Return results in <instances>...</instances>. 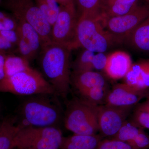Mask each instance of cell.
Wrapping results in <instances>:
<instances>
[{"instance_id":"cell-1","label":"cell","mask_w":149,"mask_h":149,"mask_svg":"<svg viewBox=\"0 0 149 149\" xmlns=\"http://www.w3.org/2000/svg\"><path fill=\"white\" fill-rule=\"evenodd\" d=\"M67 46L51 42L40 52V65L46 80L54 89L57 95L65 97L71 83L70 54Z\"/></svg>"},{"instance_id":"cell-2","label":"cell","mask_w":149,"mask_h":149,"mask_svg":"<svg viewBox=\"0 0 149 149\" xmlns=\"http://www.w3.org/2000/svg\"><path fill=\"white\" fill-rule=\"evenodd\" d=\"M76 48L82 47L94 53H104L116 43L121 42L105 29L100 13L78 15Z\"/></svg>"},{"instance_id":"cell-3","label":"cell","mask_w":149,"mask_h":149,"mask_svg":"<svg viewBox=\"0 0 149 149\" xmlns=\"http://www.w3.org/2000/svg\"><path fill=\"white\" fill-rule=\"evenodd\" d=\"M54 95H35L23 102L20 108V113L27 125L57 127L64 117L61 106L54 97Z\"/></svg>"},{"instance_id":"cell-4","label":"cell","mask_w":149,"mask_h":149,"mask_svg":"<svg viewBox=\"0 0 149 149\" xmlns=\"http://www.w3.org/2000/svg\"><path fill=\"white\" fill-rule=\"evenodd\" d=\"M0 92L20 95H57L42 73L31 67L0 80Z\"/></svg>"},{"instance_id":"cell-5","label":"cell","mask_w":149,"mask_h":149,"mask_svg":"<svg viewBox=\"0 0 149 149\" xmlns=\"http://www.w3.org/2000/svg\"><path fill=\"white\" fill-rule=\"evenodd\" d=\"M82 98L68 103L64 116V125L74 134L92 135L99 131L97 108Z\"/></svg>"},{"instance_id":"cell-6","label":"cell","mask_w":149,"mask_h":149,"mask_svg":"<svg viewBox=\"0 0 149 149\" xmlns=\"http://www.w3.org/2000/svg\"><path fill=\"white\" fill-rule=\"evenodd\" d=\"M62 134L57 127L25 125L14 140V149H60Z\"/></svg>"},{"instance_id":"cell-7","label":"cell","mask_w":149,"mask_h":149,"mask_svg":"<svg viewBox=\"0 0 149 149\" xmlns=\"http://www.w3.org/2000/svg\"><path fill=\"white\" fill-rule=\"evenodd\" d=\"M5 6L15 17L26 21L36 30L42 47L52 42V26L34 0H7Z\"/></svg>"},{"instance_id":"cell-8","label":"cell","mask_w":149,"mask_h":149,"mask_svg":"<svg viewBox=\"0 0 149 149\" xmlns=\"http://www.w3.org/2000/svg\"><path fill=\"white\" fill-rule=\"evenodd\" d=\"M59 6L58 15L52 26L51 41L73 49L77 48L76 35L78 20L74 2Z\"/></svg>"},{"instance_id":"cell-9","label":"cell","mask_w":149,"mask_h":149,"mask_svg":"<svg viewBox=\"0 0 149 149\" xmlns=\"http://www.w3.org/2000/svg\"><path fill=\"white\" fill-rule=\"evenodd\" d=\"M149 16V6L137 5L125 14L102 17L101 21L105 29L122 42Z\"/></svg>"},{"instance_id":"cell-10","label":"cell","mask_w":149,"mask_h":149,"mask_svg":"<svg viewBox=\"0 0 149 149\" xmlns=\"http://www.w3.org/2000/svg\"><path fill=\"white\" fill-rule=\"evenodd\" d=\"M132 109L106 104L98 106V124L102 136L113 137L126 120Z\"/></svg>"},{"instance_id":"cell-11","label":"cell","mask_w":149,"mask_h":149,"mask_svg":"<svg viewBox=\"0 0 149 149\" xmlns=\"http://www.w3.org/2000/svg\"><path fill=\"white\" fill-rule=\"evenodd\" d=\"M19 40L16 51L19 56L30 63L41 52L42 41L36 30L22 19L17 18Z\"/></svg>"},{"instance_id":"cell-12","label":"cell","mask_w":149,"mask_h":149,"mask_svg":"<svg viewBox=\"0 0 149 149\" xmlns=\"http://www.w3.org/2000/svg\"><path fill=\"white\" fill-rule=\"evenodd\" d=\"M145 91H140L126 84H116L109 91L105 104L121 107H132L145 97Z\"/></svg>"},{"instance_id":"cell-13","label":"cell","mask_w":149,"mask_h":149,"mask_svg":"<svg viewBox=\"0 0 149 149\" xmlns=\"http://www.w3.org/2000/svg\"><path fill=\"white\" fill-rule=\"evenodd\" d=\"M132 64L131 57L128 53L116 51L107 56L104 70L110 78L118 80L125 77Z\"/></svg>"},{"instance_id":"cell-14","label":"cell","mask_w":149,"mask_h":149,"mask_svg":"<svg viewBox=\"0 0 149 149\" xmlns=\"http://www.w3.org/2000/svg\"><path fill=\"white\" fill-rule=\"evenodd\" d=\"M125 83L140 91L149 87V60L133 63L124 77Z\"/></svg>"},{"instance_id":"cell-15","label":"cell","mask_w":149,"mask_h":149,"mask_svg":"<svg viewBox=\"0 0 149 149\" xmlns=\"http://www.w3.org/2000/svg\"><path fill=\"white\" fill-rule=\"evenodd\" d=\"M71 83L78 92L95 87H107L106 80L102 74L93 70L73 72Z\"/></svg>"},{"instance_id":"cell-16","label":"cell","mask_w":149,"mask_h":149,"mask_svg":"<svg viewBox=\"0 0 149 149\" xmlns=\"http://www.w3.org/2000/svg\"><path fill=\"white\" fill-rule=\"evenodd\" d=\"M102 136L95 134L83 135L74 134L63 137L60 149H97Z\"/></svg>"},{"instance_id":"cell-17","label":"cell","mask_w":149,"mask_h":149,"mask_svg":"<svg viewBox=\"0 0 149 149\" xmlns=\"http://www.w3.org/2000/svg\"><path fill=\"white\" fill-rule=\"evenodd\" d=\"M139 0H102L99 13L102 18L120 16L128 13Z\"/></svg>"},{"instance_id":"cell-18","label":"cell","mask_w":149,"mask_h":149,"mask_svg":"<svg viewBox=\"0 0 149 149\" xmlns=\"http://www.w3.org/2000/svg\"><path fill=\"white\" fill-rule=\"evenodd\" d=\"M26 124L23 122L15 123L12 118L4 119L1 123L0 149H14L13 144L15 136L19 130Z\"/></svg>"},{"instance_id":"cell-19","label":"cell","mask_w":149,"mask_h":149,"mask_svg":"<svg viewBox=\"0 0 149 149\" xmlns=\"http://www.w3.org/2000/svg\"><path fill=\"white\" fill-rule=\"evenodd\" d=\"M125 40L135 49L149 52V16L141 22Z\"/></svg>"},{"instance_id":"cell-20","label":"cell","mask_w":149,"mask_h":149,"mask_svg":"<svg viewBox=\"0 0 149 149\" xmlns=\"http://www.w3.org/2000/svg\"><path fill=\"white\" fill-rule=\"evenodd\" d=\"M30 68L29 62L20 56L11 54L6 56L4 63L5 77L12 76Z\"/></svg>"},{"instance_id":"cell-21","label":"cell","mask_w":149,"mask_h":149,"mask_svg":"<svg viewBox=\"0 0 149 149\" xmlns=\"http://www.w3.org/2000/svg\"><path fill=\"white\" fill-rule=\"evenodd\" d=\"M109 91L107 87H95L78 92L81 98L95 105L100 106L105 104Z\"/></svg>"},{"instance_id":"cell-22","label":"cell","mask_w":149,"mask_h":149,"mask_svg":"<svg viewBox=\"0 0 149 149\" xmlns=\"http://www.w3.org/2000/svg\"><path fill=\"white\" fill-rule=\"evenodd\" d=\"M51 26L55 22L59 11L60 6L56 0H34Z\"/></svg>"},{"instance_id":"cell-23","label":"cell","mask_w":149,"mask_h":149,"mask_svg":"<svg viewBox=\"0 0 149 149\" xmlns=\"http://www.w3.org/2000/svg\"><path fill=\"white\" fill-rule=\"evenodd\" d=\"M143 129L132 120L128 121L126 120L117 133L112 137V139L128 143Z\"/></svg>"},{"instance_id":"cell-24","label":"cell","mask_w":149,"mask_h":149,"mask_svg":"<svg viewBox=\"0 0 149 149\" xmlns=\"http://www.w3.org/2000/svg\"><path fill=\"white\" fill-rule=\"evenodd\" d=\"M95 53L84 49L77 56L73 64V72L93 70V58Z\"/></svg>"},{"instance_id":"cell-25","label":"cell","mask_w":149,"mask_h":149,"mask_svg":"<svg viewBox=\"0 0 149 149\" xmlns=\"http://www.w3.org/2000/svg\"><path fill=\"white\" fill-rule=\"evenodd\" d=\"M79 11L82 14L95 15L99 13L102 0H76Z\"/></svg>"},{"instance_id":"cell-26","label":"cell","mask_w":149,"mask_h":149,"mask_svg":"<svg viewBox=\"0 0 149 149\" xmlns=\"http://www.w3.org/2000/svg\"><path fill=\"white\" fill-rule=\"evenodd\" d=\"M17 27V20L13 15L0 11V31L15 30Z\"/></svg>"},{"instance_id":"cell-27","label":"cell","mask_w":149,"mask_h":149,"mask_svg":"<svg viewBox=\"0 0 149 149\" xmlns=\"http://www.w3.org/2000/svg\"><path fill=\"white\" fill-rule=\"evenodd\" d=\"M97 149H135L126 142L116 139H105L101 141Z\"/></svg>"},{"instance_id":"cell-28","label":"cell","mask_w":149,"mask_h":149,"mask_svg":"<svg viewBox=\"0 0 149 149\" xmlns=\"http://www.w3.org/2000/svg\"><path fill=\"white\" fill-rule=\"evenodd\" d=\"M127 143L135 149H149V136L143 129L134 139Z\"/></svg>"},{"instance_id":"cell-29","label":"cell","mask_w":149,"mask_h":149,"mask_svg":"<svg viewBox=\"0 0 149 149\" xmlns=\"http://www.w3.org/2000/svg\"><path fill=\"white\" fill-rule=\"evenodd\" d=\"M132 121L143 129H149V113L136 109Z\"/></svg>"},{"instance_id":"cell-30","label":"cell","mask_w":149,"mask_h":149,"mask_svg":"<svg viewBox=\"0 0 149 149\" xmlns=\"http://www.w3.org/2000/svg\"><path fill=\"white\" fill-rule=\"evenodd\" d=\"M107 56L104 53H98L94 55L93 58V69L104 70L106 64Z\"/></svg>"},{"instance_id":"cell-31","label":"cell","mask_w":149,"mask_h":149,"mask_svg":"<svg viewBox=\"0 0 149 149\" xmlns=\"http://www.w3.org/2000/svg\"><path fill=\"white\" fill-rule=\"evenodd\" d=\"M17 49L16 46L14 45L6 39L0 35V51L6 54Z\"/></svg>"},{"instance_id":"cell-32","label":"cell","mask_w":149,"mask_h":149,"mask_svg":"<svg viewBox=\"0 0 149 149\" xmlns=\"http://www.w3.org/2000/svg\"><path fill=\"white\" fill-rule=\"evenodd\" d=\"M6 54L0 51V80L5 77L4 72L5 61Z\"/></svg>"},{"instance_id":"cell-33","label":"cell","mask_w":149,"mask_h":149,"mask_svg":"<svg viewBox=\"0 0 149 149\" xmlns=\"http://www.w3.org/2000/svg\"><path fill=\"white\" fill-rule=\"evenodd\" d=\"M136 110L149 113V100L139 105Z\"/></svg>"},{"instance_id":"cell-34","label":"cell","mask_w":149,"mask_h":149,"mask_svg":"<svg viewBox=\"0 0 149 149\" xmlns=\"http://www.w3.org/2000/svg\"><path fill=\"white\" fill-rule=\"evenodd\" d=\"M59 5L64 6L74 2V0H56Z\"/></svg>"},{"instance_id":"cell-35","label":"cell","mask_w":149,"mask_h":149,"mask_svg":"<svg viewBox=\"0 0 149 149\" xmlns=\"http://www.w3.org/2000/svg\"><path fill=\"white\" fill-rule=\"evenodd\" d=\"M1 106H0V112H1Z\"/></svg>"},{"instance_id":"cell-36","label":"cell","mask_w":149,"mask_h":149,"mask_svg":"<svg viewBox=\"0 0 149 149\" xmlns=\"http://www.w3.org/2000/svg\"><path fill=\"white\" fill-rule=\"evenodd\" d=\"M0 128H1V123H0Z\"/></svg>"},{"instance_id":"cell-37","label":"cell","mask_w":149,"mask_h":149,"mask_svg":"<svg viewBox=\"0 0 149 149\" xmlns=\"http://www.w3.org/2000/svg\"><path fill=\"white\" fill-rule=\"evenodd\" d=\"M146 1H149V0H146Z\"/></svg>"},{"instance_id":"cell-38","label":"cell","mask_w":149,"mask_h":149,"mask_svg":"<svg viewBox=\"0 0 149 149\" xmlns=\"http://www.w3.org/2000/svg\"></svg>"}]
</instances>
